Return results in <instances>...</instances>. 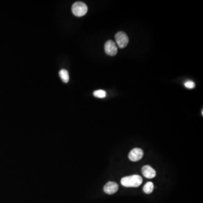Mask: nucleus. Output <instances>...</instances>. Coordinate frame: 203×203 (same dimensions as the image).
<instances>
[{
	"mask_svg": "<svg viewBox=\"0 0 203 203\" xmlns=\"http://www.w3.org/2000/svg\"><path fill=\"white\" fill-rule=\"evenodd\" d=\"M142 182V178L138 175L125 177L122 178L121 180V185L127 187H137L141 185Z\"/></svg>",
	"mask_w": 203,
	"mask_h": 203,
	"instance_id": "1",
	"label": "nucleus"
},
{
	"mask_svg": "<svg viewBox=\"0 0 203 203\" xmlns=\"http://www.w3.org/2000/svg\"><path fill=\"white\" fill-rule=\"evenodd\" d=\"M87 6L82 2H76L72 6V12L76 17H82L87 13Z\"/></svg>",
	"mask_w": 203,
	"mask_h": 203,
	"instance_id": "2",
	"label": "nucleus"
},
{
	"mask_svg": "<svg viewBox=\"0 0 203 203\" xmlns=\"http://www.w3.org/2000/svg\"><path fill=\"white\" fill-rule=\"evenodd\" d=\"M116 42L120 48H124L129 43V38L124 32H118L115 35Z\"/></svg>",
	"mask_w": 203,
	"mask_h": 203,
	"instance_id": "3",
	"label": "nucleus"
},
{
	"mask_svg": "<svg viewBox=\"0 0 203 203\" xmlns=\"http://www.w3.org/2000/svg\"><path fill=\"white\" fill-rule=\"evenodd\" d=\"M104 50L106 53L110 56H114L117 53V46L112 40H108L105 43Z\"/></svg>",
	"mask_w": 203,
	"mask_h": 203,
	"instance_id": "4",
	"label": "nucleus"
},
{
	"mask_svg": "<svg viewBox=\"0 0 203 203\" xmlns=\"http://www.w3.org/2000/svg\"><path fill=\"white\" fill-rule=\"evenodd\" d=\"M143 156V151L139 148L133 149L129 154V159L132 161H138L140 160Z\"/></svg>",
	"mask_w": 203,
	"mask_h": 203,
	"instance_id": "5",
	"label": "nucleus"
},
{
	"mask_svg": "<svg viewBox=\"0 0 203 203\" xmlns=\"http://www.w3.org/2000/svg\"><path fill=\"white\" fill-rule=\"evenodd\" d=\"M118 186L117 183L113 182H108L104 186V191L107 194H113L117 191Z\"/></svg>",
	"mask_w": 203,
	"mask_h": 203,
	"instance_id": "6",
	"label": "nucleus"
},
{
	"mask_svg": "<svg viewBox=\"0 0 203 203\" xmlns=\"http://www.w3.org/2000/svg\"><path fill=\"white\" fill-rule=\"evenodd\" d=\"M142 172L144 176L148 179H151L156 176L155 170L149 165H144L142 169Z\"/></svg>",
	"mask_w": 203,
	"mask_h": 203,
	"instance_id": "7",
	"label": "nucleus"
},
{
	"mask_svg": "<svg viewBox=\"0 0 203 203\" xmlns=\"http://www.w3.org/2000/svg\"><path fill=\"white\" fill-rule=\"evenodd\" d=\"M59 74L62 81L65 83H67L69 81L70 77H69V73H68L67 70L63 69L62 70L59 71Z\"/></svg>",
	"mask_w": 203,
	"mask_h": 203,
	"instance_id": "8",
	"label": "nucleus"
},
{
	"mask_svg": "<svg viewBox=\"0 0 203 203\" xmlns=\"http://www.w3.org/2000/svg\"><path fill=\"white\" fill-rule=\"evenodd\" d=\"M154 190V184L152 182H148L146 183V185L144 186L143 191L146 194H149L152 193Z\"/></svg>",
	"mask_w": 203,
	"mask_h": 203,
	"instance_id": "9",
	"label": "nucleus"
},
{
	"mask_svg": "<svg viewBox=\"0 0 203 203\" xmlns=\"http://www.w3.org/2000/svg\"><path fill=\"white\" fill-rule=\"evenodd\" d=\"M93 95L95 96L96 98H103L104 97H106V96L107 95L106 92L103 90H98L95 91L93 93Z\"/></svg>",
	"mask_w": 203,
	"mask_h": 203,
	"instance_id": "10",
	"label": "nucleus"
},
{
	"mask_svg": "<svg viewBox=\"0 0 203 203\" xmlns=\"http://www.w3.org/2000/svg\"><path fill=\"white\" fill-rule=\"evenodd\" d=\"M185 86L188 89H193L195 86L194 82L191 80H188L185 82Z\"/></svg>",
	"mask_w": 203,
	"mask_h": 203,
	"instance_id": "11",
	"label": "nucleus"
}]
</instances>
